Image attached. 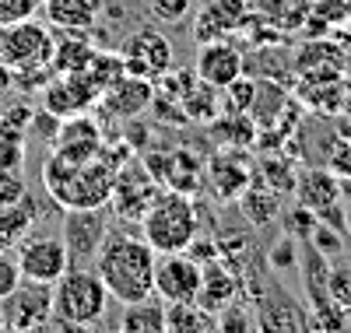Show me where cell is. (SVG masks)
I'll return each instance as SVG.
<instances>
[{
  "label": "cell",
  "instance_id": "cell-1",
  "mask_svg": "<svg viewBox=\"0 0 351 333\" xmlns=\"http://www.w3.org/2000/svg\"><path fill=\"white\" fill-rule=\"evenodd\" d=\"M116 172H120V158H112L106 144L88 155H67V151L49 147L43 162V186L64 210L106 207L112 197Z\"/></svg>",
  "mask_w": 351,
  "mask_h": 333
},
{
  "label": "cell",
  "instance_id": "cell-2",
  "mask_svg": "<svg viewBox=\"0 0 351 333\" xmlns=\"http://www.w3.org/2000/svg\"><path fill=\"white\" fill-rule=\"evenodd\" d=\"M155 263H158V253L152 249V242L144 235L109 232L92 267L102 278L109 298H116L120 306H134V301L155 295Z\"/></svg>",
  "mask_w": 351,
  "mask_h": 333
},
{
  "label": "cell",
  "instance_id": "cell-3",
  "mask_svg": "<svg viewBox=\"0 0 351 333\" xmlns=\"http://www.w3.org/2000/svg\"><path fill=\"white\" fill-rule=\"evenodd\" d=\"M197 232H200V214L193 197L176 190L158 193L141 218V235L152 242L155 253H186Z\"/></svg>",
  "mask_w": 351,
  "mask_h": 333
},
{
  "label": "cell",
  "instance_id": "cell-4",
  "mask_svg": "<svg viewBox=\"0 0 351 333\" xmlns=\"http://www.w3.org/2000/svg\"><path fill=\"white\" fill-rule=\"evenodd\" d=\"M106 309H109V291L95 274V267H71L53 284V319L71 330H88L102 323Z\"/></svg>",
  "mask_w": 351,
  "mask_h": 333
},
{
  "label": "cell",
  "instance_id": "cell-5",
  "mask_svg": "<svg viewBox=\"0 0 351 333\" xmlns=\"http://www.w3.org/2000/svg\"><path fill=\"white\" fill-rule=\"evenodd\" d=\"M53 46L56 39L49 32V25H43L39 18L0 25V64L11 71V77L46 71L53 64Z\"/></svg>",
  "mask_w": 351,
  "mask_h": 333
},
{
  "label": "cell",
  "instance_id": "cell-6",
  "mask_svg": "<svg viewBox=\"0 0 351 333\" xmlns=\"http://www.w3.org/2000/svg\"><path fill=\"white\" fill-rule=\"evenodd\" d=\"M120 56H123V71L127 74L148 77V81H158L162 74H169L172 71V60H176L169 36L158 32L155 25H144V28H137V32H130L123 39Z\"/></svg>",
  "mask_w": 351,
  "mask_h": 333
},
{
  "label": "cell",
  "instance_id": "cell-7",
  "mask_svg": "<svg viewBox=\"0 0 351 333\" xmlns=\"http://www.w3.org/2000/svg\"><path fill=\"white\" fill-rule=\"evenodd\" d=\"M8 333H39L53 319V284L25 281L0 301Z\"/></svg>",
  "mask_w": 351,
  "mask_h": 333
},
{
  "label": "cell",
  "instance_id": "cell-8",
  "mask_svg": "<svg viewBox=\"0 0 351 333\" xmlns=\"http://www.w3.org/2000/svg\"><path fill=\"white\" fill-rule=\"evenodd\" d=\"M14 256H18V270L25 281L56 284L71 270V253L60 235H28Z\"/></svg>",
  "mask_w": 351,
  "mask_h": 333
},
{
  "label": "cell",
  "instance_id": "cell-9",
  "mask_svg": "<svg viewBox=\"0 0 351 333\" xmlns=\"http://www.w3.org/2000/svg\"><path fill=\"white\" fill-rule=\"evenodd\" d=\"M109 235V218L102 207H81V210H67L64 218V246L71 253V267H88L95 263L102 242Z\"/></svg>",
  "mask_w": 351,
  "mask_h": 333
},
{
  "label": "cell",
  "instance_id": "cell-10",
  "mask_svg": "<svg viewBox=\"0 0 351 333\" xmlns=\"http://www.w3.org/2000/svg\"><path fill=\"white\" fill-rule=\"evenodd\" d=\"M204 267L190 253H158L155 263V295L165 306H180V301H197Z\"/></svg>",
  "mask_w": 351,
  "mask_h": 333
},
{
  "label": "cell",
  "instance_id": "cell-11",
  "mask_svg": "<svg viewBox=\"0 0 351 333\" xmlns=\"http://www.w3.org/2000/svg\"><path fill=\"white\" fill-rule=\"evenodd\" d=\"M158 197V179L148 172L144 162H123L120 172H116V183H112V197L109 204L116 207L120 218H144V210L152 207V200Z\"/></svg>",
  "mask_w": 351,
  "mask_h": 333
},
{
  "label": "cell",
  "instance_id": "cell-12",
  "mask_svg": "<svg viewBox=\"0 0 351 333\" xmlns=\"http://www.w3.org/2000/svg\"><path fill=\"white\" fill-rule=\"evenodd\" d=\"M193 74L204 84L228 88L232 81H239L246 74V53L232 42V39H211V42H197V60H193Z\"/></svg>",
  "mask_w": 351,
  "mask_h": 333
},
{
  "label": "cell",
  "instance_id": "cell-13",
  "mask_svg": "<svg viewBox=\"0 0 351 333\" xmlns=\"http://www.w3.org/2000/svg\"><path fill=\"white\" fill-rule=\"evenodd\" d=\"M162 162L148 158L144 165H148V172L158 179V183L165 190H176V193H186L193 197L200 190V183L208 179V162H204L197 151L190 147H180V151H158Z\"/></svg>",
  "mask_w": 351,
  "mask_h": 333
},
{
  "label": "cell",
  "instance_id": "cell-14",
  "mask_svg": "<svg viewBox=\"0 0 351 333\" xmlns=\"http://www.w3.org/2000/svg\"><path fill=\"white\" fill-rule=\"evenodd\" d=\"M250 147H218L208 162V183L218 200H239L253 183V169L246 162Z\"/></svg>",
  "mask_w": 351,
  "mask_h": 333
},
{
  "label": "cell",
  "instance_id": "cell-15",
  "mask_svg": "<svg viewBox=\"0 0 351 333\" xmlns=\"http://www.w3.org/2000/svg\"><path fill=\"white\" fill-rule=\"evenodd\" d=\"M250 21V0H204L200 14L193 18V39H232Z\"/></svg>",
  "mask_w": 351,
  "mask_h": 333
},
{
  "label": "cell",
  "instance_id": "cell-16",
  "mask_svg": "<svg viewBox=\"0 0 351 333\" xmlns=\"http://www.w3.org/2000/svg\"><path fill=\"white\" fill-rule=\"evenodd\" d=\"M152 102H155V81L134 77V74L116 77L106 92H102V106H106L116 119H134V116H141V112H148Z\"/></svg>",
  "mask_w": 351,
  "mask_h": 333
},
{
  "label": "cell",
  "instance_id": "cell-17",
  "mask_svg": "<svg viewBox=\"0 0 351 333\" xmlns=\"http://www.w3.org/2000/svg\"><path fill=\"white\" fill-rule=\"evenodd\" d=\"M260 333H309V309H302L295 298H288L285 291H267L260 298Z\"/></svg>",
  "mask_w": 351,
  "mask_h": 333
},
{
  "label": "cell",
  "instance_id": "cell-18",
  "mask_svg": "<svg viewBox=\"0 0 351 333\" xmlns=\"http://www.w3.org/2000/svg\"><path fill=\"white\" fill-rule=\"evenodd\" d=\"M291 193H295V204L313 210L316 218H324L327 210L344 204L341 200V179L334 172H327V169H306V172H299L295 190H291Z\"/></svg>",
  "mask_w": 351,
  "mask_h": 333
},
{
  "label": "cell",
  "instance_id": "cell-19",
  "mask_svg": "<svg viewBox=\"0 0 351 333\" xmlns=\"http://www.w3.org/2000/svg\"><path fill=\"white\" fill-rule=\"evenodd\" d=\"M239 278H236V270H232V263L225 260H215L204 267V274H200V291H197V306L204 312H211L218 316L221 309H228L232 301L239 298Z\"/></svg>",
  "mask_w": 351,
  "mask_h": 333
},
{
  "label": "cell",
  "instance_id": "cell-20",
  "mask_svg": "<svg viewBox=\"0 0 351 333\" xmlns=\"http://www.w3.org/2000/svg\"><path fill=\"white\" fill-rule=\"evenodd\" d=\"M106 11V0H43L46 25L60 28V32H88Z\"/></svg>",
  "mask_w": 351,
  "mask_h": 333
},
{
  "label": "cell",
  "instance_id": "cell-21",
  "mask_svg": "<svg viewBox=\"0 0 351 333\" xmlns=\"http://www.w3.org/2000/svg\"><path fill=\"white\" fill-rule=\"evenodd\" d=\"M36 221H39V204H36L32 193H25L11 207H0V249L4 253L18 249L21 242L32 235Z\"/></svg>",
  "mask_w": 351,
  "mask_h": 333
},
{
  "label": "cell",
  "instance_id": "cell-22",
  "mask_svg": "<svg viewBox=\"0 0 351 333\" xmlns=\"http://www.w3.org/2000/svg\"><path fill=\"white\" fill-rule=\"evenodd\" d=\"M309 4L313 0H250V11L267 21L274 32H299L309 18Z\"/></svg>",
  "mask_w": 351,
  "mask_h": 333
},
{
  "label": "cell",
  "instance_id": "cell-23",
  "mask_svg": "<svg viewBox=\"0 0 351 333\" xmlns=\"http://www.w3.org/2000/svg\"><path fill=\"white\" fill-rule=\"evenodd\" d=\"M208 127H211V137L218 140V147H253L260 137V127L253 123L250 112H221Z\"/></svg>",
  "mask_w": 351,
  "mask_h": 333
},
{
  "label": "cell",
  "instance_id": "cell-24",
  "mask_svg": "<svg viewBox=\"0 0 351 333\" xmlns=\"http://www.w3.org/2000/svg\"><path fill=\"white\" fill-rule=\"evenodd\" d=\"M221 88L215 84H204L200 77L186 88L183 95V119L186 123H211V119L221 116Z\"/></svg>",
  "mask_w": 351,
  "mask_h": 333
},
{
  "label": "cell",
  "instance_id": "cell-25",
  "mask_svg": "<svg viewBox=\"0 0 351 333\" xmlns=\"http://www.w3.org/2000/svg\"><path fill=\"white\" fill-rule=\"evenodd\" d=\"M239 204H243V214L250 218V225L263 228V225H271V221L278 218V210H281V193H274L271 186H263L260 179H253V183L243 190Z\"/></svg>",
  "mask_w": 351,
  "mask_h": 333
},
{
  "label": "cell",
  "instance_id": "cell-26",
  "mask_svg": "<svg viewBox=\"0 0 351 333\" xmlns=\"http://www.w3.org/2000/svg\"><path fill=\"white\" fill-rule=\"evenodd\" d=\"M120 333H165V306L162 298H144L134 306H123Z\"/></svg>",
  "mask_w": 351,
  "mask_h": 333
},
{
  "label": "cell",
  "instance_id": "cell-27",
  "mask_svg": "<svg viewBox=\"0 0 351 333\" xmlns=\"http://www.w3.org/2000/svg\"><path fill=\"white\" fill-rule=\"evenodd\" d=\"M253 179H260L263 186H271L274 193H291L295 190V179H299V169L288 155H263L253 169Z\"/></svg>",
  "mask_w": 351,
  "mask_h": 333
},
{
  "label": "cell",
  "instance_id": "cell-28",
  "mask_svg": "<svg viewBox=\"0 0 351 333\" xmlns=\"http://www.w3.org/2000/svg\"><path fill=\"white\" fill-rule=\"evenodd\" d=\"M95 56V46L88 42L81 32H67V39H56V46H53V74H74V71H81L88 60Z\"/></svg>",
  "mask_w": 351,
  "mask_h": 333
},
{
  "label": "cell",
  "instance_id": "cell-29",
  "mask_svg": "<svg viewBox=\"0 0 351 333\" xmlns=\"http://www.w3.org/2000/svg\"><path fill=\"white\" fill-rule=\"evenodd\" d=\"M215 316L204 312L197 301H180L165 306V333H211Z\"/></svg>",
  "mask_w": 351,
  "mask_h": 333
},
{
  "label": "cell",
  "instance_id": "cell-30",
  "mask_svg": "<svg viewBox=\"0 0 351 333\" xmlns=\"http://www.w3.org/2000/svg\"><path fill=\"white\" fill-rule=\"evenodd\" d=\"M351 21V0H313L309 18H306V32H324V28H337Z\"/></svg>",
  "mask_w": 351,
  "mask_h": 333
},
{
  "label": "cell",
  "instance_id": "cell-31",
  "mask_svg": "<svg viewBox=\"0 0 351 333\" xmlns=\"http://www.w3.org/2000/svg\"><path fill=\"white\" fill-rule=\"evenodd\" d=\"M211 333H260V319L253 309L239 306V301H232L228 309H221L211 323Z\"/></svg>",
  "mask_w": 351,
  "mask_h": 333
},
{
  "label": "cell",
  "instance_id": "cell-32",
  "mask_svg": "<svg viewBox=\"0 0 351 333\" xmlns=\"http://www.w3.org/2000/svg\"><path fill=\"white\" fill-rule=\"evenodd\" d=\"M327 295L351 312V256H334L327 267Z\"/></svg>",
  "mask_w": 351,
  "mask_h": 333
},
{
  "label": "cell",
  "instance_id": "cell-33",
  "mask_svg": "<svg viewBox=\"0 0 351 333\" xmlns=\"http://www.w3.org/2000/svg\"><path fill=\"white\" fill-rule=\"evenodd\" d=\"M25 137H28V134H18V130L0 127V169L21 172V165H25Z\"/></svg>",
  "mask_w": 351,
  "mask_h": 333
},
{
  "label": "cell",
  "instance_id": "cell-34",
  "mask_svg": "<svg viewBox=\"0 0 351 333\" xmlns=\"http://www.w3.org/2000/svg\"><path fill=\"white\" fill-rule=\"evenodd\" d=\"M324 169L334 172L337 179H351V140H344L337 134L327 140V165Z\"/></svg>",
  "mask_w": 351,
  "mask_h": 333
},
{
  "label": "cell",
  "instance_id": "cell-35",
  "mask_svg": "<svg viewBox=\"0 0 351 333\" xmlns=\"http://www.w3.org/2000/svg\"><path fill=\"white\" fill-rule=\"evenodd\" d=\"M309 246L316 249V253H324V256H341V249H344V238H341V232L337 228H330V225H324V221H316V228H313V235L306 238Z\"/></svg>",
  "mask_w": 351,
  "mask_h": 333
},
{
  "label": "cell",
  "instance_id": "cell-36",
  "mask_svg": "<svg viewBox=\"0 0 351 333\" xmlns=\"http://www.w3.org/2000/svg\"><path fill=\"white\" fill-rule=\"evenodd\" d=\"M193 11V0H152V18L162 25H183Z\"/></svg>",
  "mask_w": 351,
  "mask_h": 333
},
{
  "label": "cell",
  "instance_id": "cell-37",
  "mask_svg": "<svg viewBox=\"0 0 351 333\" xmlns=\"http://www.w3.org/2000/svg\"><path fill=\"white\" fill-rule=\"evenodd\" d=\"M221 92H228V112H250V106L256 99V81L243 74L239 81H232L228 88H221Z\"/></svg>",
  "mask_w": 351,
  "mask_h": 333
},
{
  "label": "cell",
  "instance_id": "cell-38",
  "mask_svg": "<svg viewBox=\"0 0 351 333\" xmlns=\"http://www.w3.org/2000/svg\"><path fill=\"white\" fill-rule=\"evenodd\" d=\"M39 11H43V0H0V25L36 18Z\"/></svg>",
  "mask_w": 351,
  "mask_h": 333
},
{
  "label": "cell",
  "instance_id": "cell-39",
  "mask_svg": "<svg viewBox=\"0 0 351 333\" xmlns=\"http://www.w3.org/2000/svg\"><path fill=\"white\" fill-rule=\"evenodd\" d=\"M25 193H28L25 175H21V172H11V169H0V207L18 204Z\"/></svg>",
  "mask_w": 351,
  "mask_h": 333
},
{
  "label": "cell",
  "instance_id": "cell-40",
  "mask_svg": "<svg viewBox=\"0 0 351 333\" xmlns=\"http://www.w3.org/2000/svg\"><path fill=\"white\" fill-rule=\"evenodd\" d=\"M21 284V270H18V256L0 249V301H4L14 288Z\"/></svg>",
  "mask_w": 351,
  "mask_h": 333
},
{
  "label": "cell",
  "instance_id": "cell-41",
  "mask_svg": "<svg viewBox=\"0 0 351 333\" xmlns=\"http://www.w3.org/2000/svg\"><path fill=\"white\" fill-rule=\"evenodd\" d=\"M316 221H319V218L313 214V210H306V207H295V210H291V214H288V221H285V225H288V235H291V238L299 235V238L306 242V238L313 235Z\"/></svg>",
  "mask_w": 351,
  "mask_h": 333
},
{
  "label": "cell",
  "instance_id": "cell-42",
  "mask_svg": "<svg viewBox=\"0 0 351 333\" xmlns=\"http://www.w3.org/2000/svg\"><path fill=\"white\" fill-rule=\"evenodd\" d=\"M295 256H299V238H291V235H285L278 246L271 249V267H278V270H288V267H295Z\"/></svg>",
  "mask_w": 351,
  "mask_h": 333
},
{
  "label": "cell",
  "instance_id": "cell-43",
  "mask_svg": "<svg viewBox=\"0 0 351 333\" xmlns=\"http://www.w3.org/2000/svg\"><path fill=\"white\" fill-rule=\"evenodd\" d=\"M334 134H337V137H344V140H351V119H348V116H344L341 123L334 127Z\"/></svg>",
  "mask_w": 351,
  "mask_h": 333
},
{
  "label": "cell",
  "instance_id": "cell-44",
  "mask_svg": "<svg viewBox=\"0 0 351 333\" xmlns=\"http://www.w3.org/2000/svg\"><path fill=\"white\" fill-rule=\"evenodd\" d=\"M8 84H14V77H11V71H8L4 64H0V92H4Z\"/></svg>",
  "mask_w": 351,
  "mask_h": 333
},
{
  "label": "cell",
  "instance_id": "cell-45",
  "mask_svg": "<svg viewBox=\"0 0 351 333\" xmlns=\"http://www.w3.org/2000/svg\"><path fill=\"white\" fill-rule=\"evenodd\" d=\"M344 232H351V207H348V214H344Z\"/></svg>",
  "mask_w": 351,
  "mask_h": 333
},
{
  "label": "cell",
  "instance_id": "cell-46",
  "mask_svg": "<svg viewBox=\"0 0 351 333\" xmlns=\"http://www.w3.org/2000/svg\"><path fill=\"white\" fill-rule=\"evenodd\" d=\"M0 333H8V323H4V309H0Z\"/></svg>",
  "mask_w": 351,
  "mask_h": 333
},
{
  "label": "cell",
  "instance_id": "cell-47",
  "mask_svg": "<svg viewBox=\"0 0 351 333\" xmlns=\"http://www.w3.org/2000/svg\"><path fill=\"white\" fill-rule=\"evenodd\" d=\"M0 109H4V106H0Z\"/></svg>",
  "mask_w": 351,
  "mask_h": 333
}]
</instances>
